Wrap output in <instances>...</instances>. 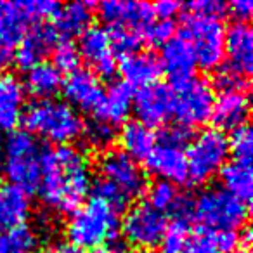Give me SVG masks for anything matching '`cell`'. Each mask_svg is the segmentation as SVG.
<instances>
[{
  "label": "cell",
  "instance_id": "6da1fadb",
  "mask_svg": "<svg viewBox=\"0 0 253 253\" xmlns=\"http://www.w3.org/2000/svg\"><path fill=\"white\" fill-rule=\"evenodd\" d=\"M40 198L45 205L73 213L90 189V167L85 153L73 146H57L40 153Z\"/></svg>",
  "mask_w": 253,
  "mask_h": 253
},
{
  "label": "cell",
  "instance_id": "7a4b0ae2",
  "mask_svg": "<svg viewBox=\"0 0 253 253\" xmlns=\"http://www.w3.org/2000/svg\"><path fill=\"white\" fill-rule=\"evenodd\" d=\"M26 132L37 134L59 146H68L84 132V120L68 102L56 99L35 101L23 115Z\"/></svg>",
  "mask_w": 253,
  "mask_h": 253
},
{
  "label": "cell",
  "instance_id": "3957f363",
  "mask_svg": "<svg viewBox=\"0 0 253 253\" xmlns=\"http://www.w3.org/2000/svg\"><path fill=\"white\" fill-rule=\"evenodd\" d=\"M118 213L104 201L92 198L87 205L71 213L66 224L70 245L80 250H94L116 236Z\"/></svg>",
  "mask_w": 253,
  "mask_h": 253
},
{
  "label": "cell",
  "instance_id": "277c9868",
  "mask_svg": "<svg viewBox=\"0 0 253 253\" xmlns=\"http://www.w3.org/2000/svg\"><path fill=\"white\" fill-rule=\"evenodd\" d=\"M191 215L205 231H236L248 220V205L232 198L224 189L210 187L201 191L193 201Z\"/></svg>",
  "mask_w": 253,
  "mask_h": 253
},
{
  "label": "cell",
  "instance_id": "5b68a950",
  "mask_svg": "<svg viewBox=\"0 0 253 253\" xmlns=\"http://www.w3.org/2000/svg\"><path fill=\"white\" fill-rule=\"evenodd\" d=\"M4 173L12 186L33 193L40 182V148L26 130H14L4 144Z\"/></svg>",
  "mask_w": 253,
  "mask_h": 253
},
{
  "label": "cell",
  "instance_id": "8992f818",
  "mask_svg": "<svg viewBox=\"0 0 253 253\" xmlns=\"http://www.w3.org/2000/svg\"><path fill=\"white\" fill-rule=\"evenodd\" d=\"M186 156L189 180L200 186L213 179L225 165L229 158V141L217 128H205L193 139Z\"/></svg>",
  "mask_w": 253,
  "mask_h": 253
},
{
  "label": "cell",
  "instance_id": "52a82bcc",
  "mask_svg": "<svg viewBox=\"0 0 253 253\" xmlns=\"http://www.w3.org/2000/svg\"><path fill=\"white\" fill-rule=\"evenodd\" d=\"M182 35L193 45L198 66L203 70H217L220 66L225 56V28L222 19L187 14Z\"/></svg>",
  "mask_w": 253,
  "mask_h": 253
},
{
  "label": "cell",
  "instance_id": "ba28073f",
  "mask_svg": "<svg viewBox=\"0 0 253 253\" xmlns=\"http://www.w3.org/2000/svg\"><path fill=\"white\" fill-rule=\"evenodd\" d=\"M169 227L165 213L155 210L148 203H137L125 213L122 222L123 239L126 245L139 250H153L160 246Z\"/></svg>",
  "mask_w": 253,
  "mask_h": 253
},
{
  "label": "cell",
  "instance_id": "9c48e42d",
  "mask_svg": "<svg viewBox=\"0 0 253 253\" xmlns=\"http://www.w3.org/2000/svg\"><path fill=\"white\" fill-rule=\"evenodd\" d=\"M215 104V92L211 84L203 78H193L189 84L177 88L173 101V116L177 123L186 128L201 126L211 118Z\"/></svg>",
  "mask_w": 253,
  "mask_h": 253
},
{
  "label": "cell",
  "instance_id": "30bf717a",
  "mask_svg": "<svg viewBox=\"0 0 253 253\" xmlns=\"http://www.w3.org/2000/svg\"><path fill=\"white\" fill-rule=\"evenodd\" d=\"M99 179L108 180L130 201L148 189V179L137 162L126 156L122 149H108L97 163Z\"/></svg>",
  "mask_w": 253,
  "mask_h": 253
},
{
  "label": "cell",
  "instance_id": "8fae6325",
  "mask_svg": "<svg viewBox=\"0 0 253 253\" xmlns=\"http://www.w3.org/2000/svg\"><path fill=\"white\" fill-rule=\"evenodd\" d=\"M173 88L167 84H153L134 94V109L146 126H162L173 115Z\"/></svg>",
  "mask_w": 253,
  "mask_h": 253
},
{
  "label": "cell",
  "instance_id": "7c38bea8",
  "mask_svg": "<svg viewBox=\"0 0 253 253\" xmlns=\"http://www.w3.org/2000/svg\"><path fill=\"white\" fill-rule=\"evenodd\" d=\"M78 52L87 63L94 66V75L101 78H113L118 71L116 57L111 50L109 32L101 26H88L80 35Z\"/></svg>",
  "mask_w": 253,
  "mask_h": 253
},
{
  "label": "cell",
  "instance_id": "4fadbf2b",
  "mask_svg": "<svg viewBox=\"0 0 253 253\" xmlns=\"http://www.w3.org/2000/svg\"><path fill=\"white\" fill-rule=\"evenodd\" d=\"M97 7L99 18L109 28H126L141 33L146 32L155 19L153 5L146 2H122V0H108L101 2Z\"/></svg>",
  "mask_w": 253,
  "mask_h": 253
},
{
  "label": "cell",
  "instance_id": "5bb4252c",
  "mask_svg": "<svg viewBox=\"0 0 253 253\" xmlns=\"http://www.w3.org/2000/svg\"><path fill=\"white\" fill-rule=\"evenodd\" d=\"M160 63L163 71L169 75L173 88H180L182 85L189 84L194 78V71L198 66L193 45L184 35L173 37L163 45Z\"/></svg>",
  "mask_w": 253,
  "mask_h": 253
},
{
  "label": "cell",
  "instance_id": "9a60e30c",
  "mask_svg": "<svg viewBox=\"0 0 253 253\" xmlns=\"http://www.w3.org/2000/svg\"><path fill=\"white\" fill-rule=\"evenodd\" d=\"M63 92L68 104L71 108H78L82 111H97L102 97H104V87L101 80L94 75L92 70L78 68L71 71L68 78L63 82Z\"/></svg>",
  "mask_w": 253,
  "mask_h": 253
},
{
  "label": "cell",
  "instance_id": "2e32d148",
  "mask_svg": "<svg viewBox=\"0 0 253 253\" xmlns=\"http://www.w3.org/2000/svg\"><path fill=\"white\" fill-rule=\"evenodd\" d=\"M39 21L33 2H0V49L19 45L32 23Z\"/></svg>",
  "mask_w": 253,
  "mask_h": 253
},
{
  "label": "cell",
  "instance_id": "e0dca14e",
  "mask_svg": "<svg viewBox=\"0 0 253 253\" xmlns=\"http://www.w3.org/2000/svg\"><path fill=\"white\" fill-rule=\"evenodd\" d=\"M149 172L160 177V180L167 182L184 184L189 180V170H187V156L184 148L165 142H158L146 158Z\"/></svg>",
  "mask_w": 253,
  "mask_h": 253
},
{
  "label": "cell",
  "instance_id": "ac0fdd59",
  "mask_svg": "<svg viewBox=\"0 0 253 253\" xmlns=\"http://www.w3.org/2000/svg\"><path fill=\"white\" fill-rule=\"evenodd\" d=\"M224 49L227 54V66L248 77L253 70V30L248 23L236 21L231 28L225 30Z\"/></svg>",
  "mask_w": 253,
  "mask_h": 253
},
{
  "label": "cell",
  "instance_id": "d6986e66",
  "mask_svg": "<svg viewBox=\"0 0 253 253\" xmlns=\"http://www.w3.org/2000/svg\"><path fill=\"white\" fill-rule=\"evenodd\" d=\"M250 116V104L245 92L229 90L222 92L218 97H215L213 111H211V122L213 128L218 132H234L246 125V120Z\"/></svg>",
  "mask_w": 253,
  "mask_h": 253
},
{
  "label": "cell",
  "instance_id": "ffe728a7",
  "mask_svg": "<svg viewBox=\"0 0 253 253\" xmlns=\"http://www.w3.org/2000/svg\"><path fill=\"white\" fill-rule=\"evenodd\" d=\"M57 43V33L49 25H37L28 30L23 40L19 42V49L12 59L21 70L28 71L32 66L42 63V57L47 56Z\"/></svg>",
  "mask_w": 253,
  "mask_h": 253
},
{
  "label": "cell",
  "instance_id": "44dd1931",
  "mask_svg": "<svg viewBox=\"0 0 253 253\" xmlns=\"http://www.w3.org/2000/svg\"><path fill=\"white\" fill-rule=\"evenodd\" d=\"M25 87L11 73L0 75V134L14 132L23 118Z\"/></svg>",
  "mask_w": 253,
  "mask_h": 253
},
{
  "label": "cell",
  "instance_id": "7402d4cb",
  "mask_svg": "<svg viewBox=\"0 0 253 253\" xmlns=\"http://www.w3.org/2000/svg\"><path fill=\"white\" fill-rule=\"evenodd\" d=\"M120 73L123 77V82H126L130 87L144 88L158 84L163 68L160 57L153 52H134L122 57Z\"/></svg>",
  "mask_w": 253,
  "mask_h": 253
},
{
  "label": "cell",
  "instance_id": "603a6c76",
  "mask_svg": "<svg viewBox=\"0 0 253 253\" xmlns=\"http://www.w3.org/2000/svg\"><path fill=\"white\" fill-rule=\"evenodd\" d=\"M134 108V87L126 82H115L108 90L104 92L101 104H99L97 120L109 123V125H120L125 123L128 115Z\"/></svg>",
  "mask_w": 253,
  "mask_h": 253
},
{
  "label": "cell",
  "instance_id": "cb8c5ba5",
  "mask_svg": "<svg viewBox=\"0 0 253 253\" xmlns=\"http://www.w3.org/2000/svg\"><path fill=\"white\" fill-rule=\"evenodd\" d=\"M32 210L30 194L16 186H2L0 189V232L11 231L26 222Z\"/></svg>",
  "mask_w": 253,
  "mask_h": 253
},
{
  "label": "cell",
  "instance_id": "d4e9b609",
  "mask_svg": "<svg viewBox=\"0 0 253 253\" xmlns=\"http://www.w3.org/2000/svg\"><path fill=\"white\" fill-rule=\"evenodd\" d=\"M120 144L126 156H130L134 162H142L156 146V135L149 126H146L139 120H134L122 126Z\"/></svg>",
  "mask_w": 253,
  "mask_h": 253
},
{
  "label": "cell",
  "instance_id": "484cf974",
  "mask_svg": "<svg viewBox=\"0 0 253 253\" xmlns=\"http://www.w3.org/2000/svg\"><path fill=\"white\" fill-rule=\"evenodd\" d=\"M92 7H95V4H85V2H71L61 5L54 16V32L64 39L82 35L90 26Z\"/></svg>",
  "mask_w": 253,
  "mask_h": 253
},
{
  "label": "cell",
  "instance_id": "4316f807",
  "mask_svg": "<svg viewBox=\"0 0 253 253\" xmlns=\"http://www.w3.org/2000/svg\"><path fill=\"white\" fill-rule=\"evenodd\" d=\"M23 87L39 101L52 99L63 87V75L52 63L42 61L26 71V80Z\"/></svg>",
  "mask_w": 253,
  "mask_h": 253
},
{
  "label": "cell",
  "instance_id": "83f0119b",
  "mask_svg": "<svg viewBox=\"0 0 253 253\" xmlns=\"http://www.w3.org/2000/svg\"><path fill=\"white\" fill-rule=\"evenodd\" d=\"M220 182L227 194L248 205L253 194V173L252 163L231 162L220 169Z\"/></svg>",
  "mask_w": 253,
  "mask_h": 253
},
{
  "label": "cell",
  "instance_id": "f1b7e54d",
  "mask_svg": "<svg viewBox=\"0 0 253 253\" xmlns=\"http://www.w3.org/2000/svg\"><path fill=\"white\" fill-rule=\"evenodd\" d=\"M148 198H149L148 205H151L155 210L165 213V211H173V208L177 207V203H179V200H180V194L172 182L156 180V182L149 187Z\"/></svg>",
  "mask_w": 253,
  "mask_h": 253
},
{
  "label": "cell",
  "instance_id": "f546056e",
  "mask_svg": "<svg viewBox=\"0 0 253 253\" xmlns=\"http://www.w3.org/2000/svg\"><path fill=\"white\" fill-rule=\"evenodd\" d=\"M82 134L85 135L87 144L90 146V148L97 149V151L108 149L116 139L115 126L102 122V120H97V118H95L94 122L88 123V125H85Z\"/></svg>",
  "mask_w": 253,
  "mask_h": 253
},
{
  "label": "cell",
  "instance_id": "4dcf8cb0",
  "mask_svg": "<svg viewBox=\"0 0 253 253\" xmlns=\"http://www.w3.org/2000/svg\"><path fill=\"white\" fill-rule=\"evenodd\" d=\"M189 222L187 218H175L167 227V232L160 243V253H184Z\"/></svg>",
  "mask_w": 253,
  "mask_h": 253
},
{
  "label": "cell",
  "instance_id": "1f68e13d",
  "mask_svg": "<svg viewBox=\"0 0 253 253\" xmlns=\"http://www.w3.org/2000/svg\"><path fill=\"white\" fill-rule=\"evenodd\" d=\"M109 40H111L113 54H120L123 57L137 52V49L142 43V33L126 28H111L109 30Z\"/></svg>",
  "mask_w": 253,
  "mask_h": 253
},
{
  "label": "cell",
  "instance_id": "d6a6232c",
  "mask_svg": "<svg viewBox=\"0 0 253 253\" xmlns=\"http://www.w3.org/2000/svg\"><path fill=\"white\" fill-rule=\"evenodd\" d=\"M229 141V155L234 156V162L252 163L253 155V135L250 126L245 125L238 130L232 132Z\"/></svg>",
  "mask_w": 253,
  "mask_h": 253
},
{
  "label": "cell",
  "instance_id": "836d02e7",
  "mask_svg": "<svg viewBox=\"0 0 253 253\" xmlns=\"http://www.w3.org/2000/svg\"><path fill=\"white\" fill-rule=\"evenodd\" d=\"M52 59L54 66L63 73H71V71L78 70V64H80V52H78L77 45L73 42H59L56 43V47L52 49Z\"/></svg>",
  "mask_w": 253,
  "mask_h": 253
},
{
  "label": "cell",
  "instance_id": "e575fe53",
  "mask_svg": "<svg viewBox=\"0 0 253 253\" xmlns=\"http://www.w3.org/2000/svg\"><path fill=\"white\" fill-rule=\"evenodd\" d=\"M7 239L9 246H11V253H32V250L39 243V236L26 224L11 229L7 232Z\"/></svg>",
  "mask_w": 253,
  "mask_h": 253
},
{
  "label": "cell",
  "instance_id": "d590c367",
  "mask_svg": "<svg viewBox=\"0 0 253 253\" xmlns=\"http://www.w3.org/2000/svg\"><path fill=\"white\" fill-rule=\"evenodd\" d=\"M184 253H218L215 232L200 229L186 239Z\"/></svg>",
  "mask_w": 253,
  "mask_h": 253
},
{
  "label": "cell",
  "instance_id": "8d00e7d4",
  "mask_svg": "<svg viewBox=\"0 0 253 253\" xmlns=\"http://www.w3.org/2000/svg\"><path fill=\"white\" fill-rule=\"evenodd\" d=\"M146 39L155 45H165L170 39L175 37V23L172 19H158L153 21L144 32Z\"/></svg>",
  "mask_w": 253,
  "mask_h": 253
},
{
  "label": "cell",
  "instance_id": "74e56055",
  "mask_svg": "<svg viewBox=\"0 0 253 253\" xmlns=\"http://www.w3.org/2000/svg\"><path fill=\"white\" fill-rule=\"evenodd\" d=\"M215 84L217 87H220L222 92H229V90H238L243 92L248 87V80L245 77H241L239 73H236L234 70L225 64L220 70L217 71V77H215Z\"/></svg>",
  "mask_w": 253,
  "mask_h": 253
},
{
  "label": "cell",
  "instance_id": "f35d334b",
  "mask_svg": "<svg viewBox=\"0 0 253 253\" xmlns=\"http://www.w3.org/2000/svg\"><path fill=\"white\" fill-rule=\"evenodd\" d=\"M186 9L189 11V14L220 19L227 12V4H224L220 0H196V2H189Z\"/></svg>",
  "mask_w": 253,
  "mask_h": 253
},
{
  "label": "cell",
  "instance_id": "ab89813d",
  "mask_svg": "<svg viewBox=\"0 0 253 253\" xmlns=\"http://www.w3.org/2000/svg\"><path fill=\"white\" fill-rule=\"evenodd\" d=\"M191 139V130L186 128L182 125H169L162 130V135H160V142H165V144H172V146H179V148H184V146L189 142Z\"/></svg>",
  "mask_w": 253,
  "mask_h": 253
},
{
  "label": "cell",
  "instance_id": "60d3db41",
  "mask_svg": "<svg viewBox=\"0 0 253 253\" xmlns=\"http://www.w3.org/2000/svg\"><path fill=\"white\" fill-rule=\"evenodd\" d=\"M218 253H234L238 246H241V234L238 231H224L215 232Z\"/></svg>",
  "mask_w": 253,
  "mask_h": 253
},
{
  "label": "cell",
  "instance_id": "b9f144b4",
  "mask_svg": "<svg viewBox=\"0 0 253 253\" xmlns=\"http://www.w3.org/2000/svg\"><path fill=\"white\" fill-rule=\"evenodd\" d=\"M227 11H231V14L238 21L248 23V19L252 18L253 12V2L252 0H234V2H231L227 5Z\"/></svg>",
  "mask_w": 253,
  "mask_h": 253
},
{
  "label": "cell",
  "instance_id": "7bdbcfd3",
  "mask_svg": "<svg viewBox=\"0 0 253 253\" xmlns=\"http://www.w3.org/2000/svg\"><path fill=\"white\" fill-rule=\"evenodd\" d=\"M180 9L179 2H173V0H163L158 4L153 5V12H155V18L158 16L160 19H172V16H175Z\"/></svg>",
  "mask_w": 253,
  "mask_h": 253
},
{
  "label": "cell",
  "instance_id": "ee69618b",
  "mask_svg": "<svg viewBox=\"0 0 253 253\" xmlns=\"http://www.w3.org/2000/svg\"><path fill=\"white\" fill-rule=\"evenodd\" d=\"M12 63V54L11 50H4L0 49V75H4L5 70L11 66Z\"/></svg>",
  "mask_w": 253,
  "mask_h": 253
},
{
  "label": "cell",
  "instance_id": "f6af8a7d",
  "mask_svg": "<svg viewBox=\"0 0 253 253\" xmlns=\"http://www.w3.org/2000/svg\"><path fill=\"white\" fill-rule=\"evenodd\" d=\"M52 253H82V250L70 245V243H61V245H57L56 248L52 250Z\"/></svg>",
  "mask_w": 253,
  "mask_h": 253
},
{
  "label": "cell",
  "instance_id": "bcb514c9",
  "mask_svg": "<svg viewBox=\"0 0 253 253\" xmlns=\"http://www.w3.org/2000/svg\"><path fill=\"white\" fill-rule=\"evenodd\" d=\"M0 253H11L7 234H4V232H0Z\"/></svg>",
  "mask_w": 253,
  "mask_h": 253
},
{
  "label": "cell",
  "instance_id": "7dc6e473",
  "mask_svg": "<svg viewBox=\"0 0 253 253\" xmlns=\"http://www.w3.org/2000/svg\"><path fill=\"white\" fill-rule=\"evenodd\" d=\"M88 253H118V252H115V250L109 248V246H99V248L90 250Z\"/></svg>",
  "mask_w": 253,
  "mask_h": 253
},
{
  "label": "cell",
  "instance_id": "c3c4849f",
  "mask_svg": "<svg viewBox=\"0 0 253 253\" xmlns=\"http://www.w3.org/2000/svg\"><path fill=\"white\" fill-rule=\"evenodd\" d=\"M238 253H250V250L248 248H243V250H239Z\"/></svg>",
  "mask_w": 253,
  "mask_h": 253
},
{
  "label": "cell",
  "instance_id": "681fc988",
  "mask_svg": "<svg viewBox=\"0 0 253 253\" xmlns=\"http://www.w3.org/2000/svg\"><path fill=\"white\" fill-rule=\"evenodd\" d=\"M0 189H2V179H0Z\"/></svg>",
  "mask_w": 253,
  "mask_h": 253
},
{
  "label": "cell",
  "instance_id": "f907efd6",
  "mask_svg": "<svg viewBox=\"0 0 253 253\" xmlns=\"http://www.w3.org/2000/svg\"><path fill=\"white\" fill-rule=\"evenodd\" d=\"M0 155H2V146H0Z\"/></svg>",
  "mask_w": 253,
  "mask_h": 253
},
{
  "label": "cell",
  "instance_id": "816d5d0a",
  "mask_svg": "<svg viewBox=\"0 0 253 253\" xmlns=\"http://www.w3.org/2000/svg\"><path fill=\"white\" fill-rule=\"evenodd\" d=\"M32 253H35V252H32Z\"/></svg>",
  "mask_w": 253,
  "mask_h": 253
}]
</instances>
